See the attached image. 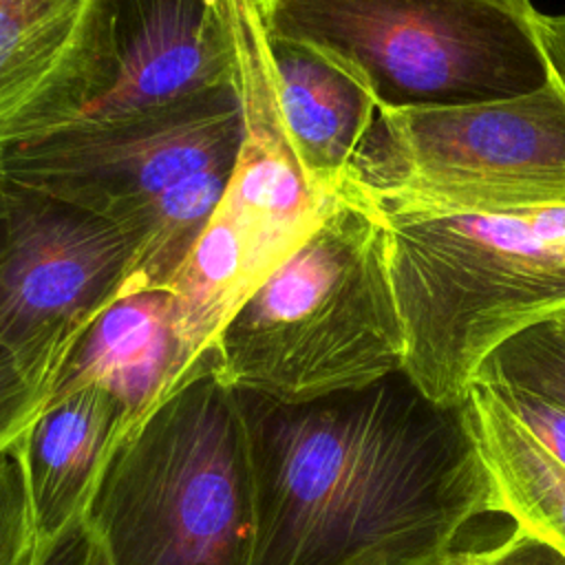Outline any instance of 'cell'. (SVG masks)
I'll return each mask as SVG.
<instances>
[{
    "label": "cell",
    "instance_id": "1",
    "mask_svg": "<svg viewBox=\"0 0 565 565\" xmlns=\"http://www.w3.org/2000/svg\"><path fill=\"white\" fill-rule=\"evenodd\" d=\"M256 494L249 565H446L492 488L461 406L404 371L280 404L238 391Z\"/></svg>",
    "mask_w": 565,
    "mask_h": 565
},
{
    "label": "cell",
    "instance_id": "2",
    "mask_svg": "<svg viewBox=\"0 0 565 565\" xmlns=\"http://www.w3.org/2000/svg\"><path fill=\"white\" fill-rule=\"evenodd\" d=\"M404 360L388 227L349 190L236 309L212 349L225 384L280 404L364 388L404 371Z\"/></svg>",
    "mask_w": 565,
    "mask_h": 565
},
{
    "label": "cell",
    "instance_id": "3",
    "mask_svg": "<svg viewBox=\"0 0 565 565\" xmlns=\"http://www.w3.org/2000/svg\"><path fill=\"white\" fill-rule=\"evenodd\" d=\"M406 333V377L461 406L486 355L565 313V207L382 214Z\"/></svg>",
    "mask_w": 565,
    "mask_h": 565
},
{
    "label": "cell",
    "instance_id": "4",
    "mask_svg": "<svg viewBox=\"0 0 565 565\" xmlns=\"http://www.w3.org/2000/svg\"><path fill=\"white\" fill-rule=\"evenodd\" d=\"M86 519L113 565H249L256 494L236 388L207 364L113 448Z\"/></svg>",
    "mask_w": 565,
    "mask_h": 565
},
{
    "label": "cell",
    "instance_id": "5",
    "mask_svg": "<svg viewBox=\"0 0 565 565\" xmlns=\"http://www.w3.org/2000/svg\"><path fill=\"white\" fill-rule=\"evenodd\" d=\"M265 33L351 73L377 113L512 99L552 82L530 0H254Z\"/></svg>",
    "mask_w": 565,
    "mask_h": 565
},
{
    "label": "cell",
    "instance_id": "6",
    "mask_svg": "<svg viewBox=\"0 0 565 565\" xmlns=\"http://www.w3.org/2000/svg\"><path fill=\"white\" fill-rule=\"evenodd\" d=\"M232 24L241 146L214 216L168 287L194 371L210 364L227 320L309 238L335 199L311 188L289 143L256 4H236Z\"/></svg>",
    "mask_w": 565,
    "mask_h": 565
},
{
    "label": "cell",
    "instance_id": "7",
    "mask_svg": "<svg viewBox=\"0 0 565 565\" xmlns=\"http://www.w3.org/2000/svg\"><path fill=\"white\" fill-rule=\"evenodd\" d=\"M340 190L380 214L565 207V93L377 113Z\"/></svg>",
    "mask_w": 565,
    "mask_h": 565
},
{
    "label": "cell",
    "instance_id": "8",
    "mask_svg": "<svg viewBox=\"0 0 565 565\" xmlns=\"http://www.w3.org/2000/svg\"><path fill=\"white\" fill-rule=\"evenodd\" d=\"M241 135L234 88L161 117L4 146L0 179L102 216L137 245L163 194L196 172L234 163Z\"/></svg>",
    "mask_w": 565,
    "mask_h": 565
},
{
    "label": "cell",
    "instance_id": "9",
    "mask_svg": "<svg viewBox=\"0 0 565 565\" xmlns=\"http://www.w3.org/2000/svg\"><path fill=\"white\" fill-rule=\"evenodd\" d=\"M7 190L0 347L46 402L71 349L124 296L135 241L102 216L9 183Z\"/></svg>",
    "mask_w": 565,
    "mask_h": 565
},
{
    "label": "cell",
    "instance_id": "10",
    "mask_svg": "<svg viewBox=\"0 0 565 565\" xmlns=\"http://www.w3.org/2000/svg\"><path fill=\"white\" fill-rule=\"evenodd\" d=\"M236 75L227 0H99L77 79L40 137L161 117L234 90Z\"/></svg>",
    "mask_w": 565,
    "mask_h": 565
},
{
    "label": "cell",
    "instance_id": "11",
    "mask_svg": "<svg viewBox=\"0 0 565 565\" xmlns=\"http://www.w3.org/2000/svg\"><path fill=\"white\" fill-rule=\"evenodd\" d=\"M199 371L192 369L177 333L170 291H139L121 296L84 331L44 404L86 384H102L126 406L132 428Z\"/></svg>",
    "mask_w": 565,
    "mask_h": 565
},
{
    "label": "cell",
    "instance_id": "12",
    "mask_svg": "<svg viewBox=\"0 0 565 565\" xmlns=\"http://www.w3.org/2000/svg\"><path fill=\"white\" fill-rule=\"evenodd\" d=\"M128 428L126 406L102 384L42 406L18 441L40 543L86 514L97 479Z\"/></svg>",
    "mask_w": 565,
    "mask_h": 565
},
{
    "label": "cell",
    "instance_id": "13",
    "mask_svg": "<svg viewBox=\"0 0 565 565\" xmlns=\"http://www.w3.org/2000/svg\"><path fill=\"white\" fill-rule=\"evenodd\" d=\"M99 0H0V148L38 137L71 93Z\"/></svg>",
    "mask_w": 565,
    "mask_h": 565
},
{
    "label": "cell",
    "instance_id": "14",
    "mask_svg": "<svg viewBox=\"0 0 565 565\" xmlns=\"http://www.w3.org/2000/svg\"><path fill=\"white\" fill-rule=\"evenodd\" d=\"M267 40L289 143L311 188L333 196L377 117V106L351 73L324 55L269 35Z\"/></svg>",
    "mask_w": 565,
    "mask_h": 565
},
{
    "label": "cell",
    "instance_id": "15",
    "mask_svg": "<svg viewBox=\"0 0 565 565\" xmlns=\"http://www.w3.org/2000/svg\"><path fill=\"white\" fill-rule=\"evenodd\" d=\"M463 413L492 488L494 514L565 554V466L516 419L497 393L472 382Z\"/></svg>",
    "mask_w": 565,
    "mask_h": 565
},
{
    "label": "cell",
    "instance_id": "16",
    "mask_svg": "<svg viewBox=\"0 0 565 565\" xmlns=\"http://www.w3.org/2000/svg\"><path fill=\"white\" fill-rule=\"evenodd\" d=\"M472 382L527 388L565 404V313L503 340L479 364Z\"/></svg>",
    "mask_w": 565,
    "mask_h": 565
},
{
    "label": "cell",
    "instance_id": "17",
    "mask_svg": "<svg viewBox=\"0 0 565 565\" xmlns=\"http://www.w3.org/2000/svg\"><path fill=\"white\" fill-rule=\"evenodd\" d=\"M18 441L0 452V565H35L40 554Z\"/></svg>",
    "mask_w": 565,
    "mask_h": 565
},
{
    "label": "cell",
    "instance_id": "18",
    "mask_svg": "<svg viewBox=\"0 0 565 565\" xmlns=\"http://www.w3.org/2000/svg\"><path fill=\"white\" fill-rule=\"evenodd\" d=\"M486 386H490L516 419L539 439V444L565 466V404L527 388L499 384Z\"/></svg>",
    "mask_w": 565,
    "mask_h": 565
},
{
    "label": "cell",
    "instance_id": "19",
    "mask_svg": "<svg viewBox=\"0 0 565 565\" xmlns=\"http://www.w3.org/2000/svg\"><path fill=\"white\" fill-rule=\"evenodd\" d=\"M44 406V393L18 369L0 347V452L13 446Z\"/></svg>",
    "mask_w": 565,
    "mask_h": 565
},
{
    "label": "cell",
    "instance_id": "20",
    "mask_svg": "<svg viewBox=\"0 0 565 565\" xmlns=\"http://www.w3.org/2000/svg\"><path fill=\"white\" fill-rule=\"evenodd\" d=\"M446 565H565V554L514 525V532L486 550H459Z\"/></svg>",
    "mask_w": 565,
    "mask_h": 565
},
{
    "label": "cell",
    "instance_id": "21",
    "mask_svg": "<svg viewBox=\"0 0 565 565\" xmlns=\"http://www.w3.org/2000/svg\"><path fill=\"white\" fill-rule=\"evenodd\" d=\"M35 565H113L110 556L86 519L77 516L55 539L40 543Z\"/></svg>",
    "mask_w": 565,
    "mask_h": 565
},
{
    "label": "cell",
    "instance_id": "22",
    "mask_svg": "<svg viewBox=\"0 0 565 565\" xmlns=\"http://www.w3.org/2000/svg\"><path fill=\"white\" fill-rule=\"evenodd\" d=\"M534 29L550 75L565 93V13L550 15L534 11Z\"/></svg>",
    "mask_w": 565,
    "mask_h": 565
},
{
    "label": "cell",
    "instance_id": "23",
    "mask_svg": "<svg viewBox=\"0 0 565 565\" xmlns=\"http://www.w3.org/2000/svg\"><path fill=\"white\" fill-rule=\"evenodd\" d=\"M7 227H9V190H7V183L0 179V254L7 241Z\"/></svg>",
    "mask_w": 565,
    "mask_h": 565
}]
</instances>
